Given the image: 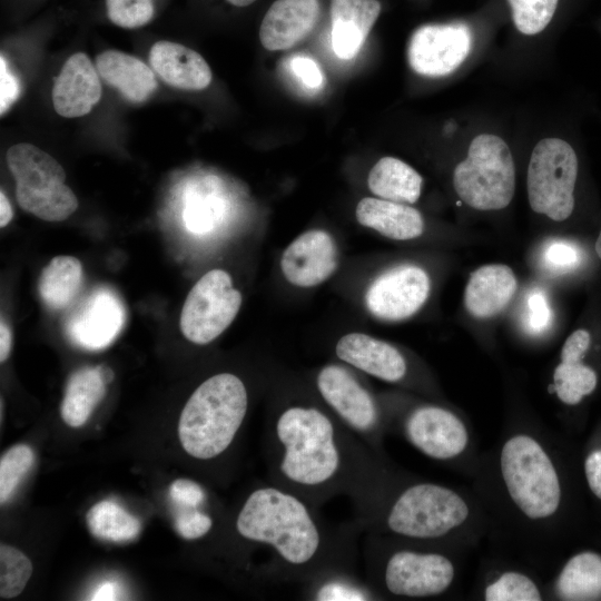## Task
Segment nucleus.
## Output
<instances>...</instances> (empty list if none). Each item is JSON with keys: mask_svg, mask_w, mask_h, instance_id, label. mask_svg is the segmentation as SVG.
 I'll return each mask as SVG.
<instances>
[{"mask_svg": "<svg viewBox=\"0 0 601 601\" xmlns=\"http://www.w3.org/2000/svg\"><path fill=\"white\" fill-rule=\"evenodd\" d=\"M266 441L270 481L318 508L344 494L359 521L385 485L380 456L324 405L289 401L274 407Z\"/></svg>", "mask_w": 601, "mask_h": 601, "instance_id": "1", "label": "nucleus"}, {"mask_svg": "<svg viewBox=\"0 0 601 601\" xmlns=\"http://www.w3.org/2000/svg\"><path fill=\"white\" fill-rule=\"evenodd\" d=\"M236 534L265 553L273 583L300 582L332 569H353L356 526H334L318 506L273 482L254 487L235 516ZM354 570V569H353Z\"/></svg>", "mask_w": 601, "mask_h": 601, "instance_id": "2", "label": "nucleus"}, {"mask_svg": "<svg viewBox=\"0 0 601 601\" xmlns=\"http://www.w3.org/2000/svg\"><path fill=\"white\" fill-rule=\"evenodd\" d=\"M249 405L248 391L233 373L215 374L189 396L178 422L184 451L209 462L227 453L242 430Z\"/></svg>", "mask_w": 601, "mask_h": 601, "instance_id": "3", "label": "nucleus"}, {"mask_svg": "<svg viewBox=\"0 0 601 601\" xmlns=\"http://www.w3.org/2000/svg\"><path fill=\"white\" fill-rule=\"evenodd\" d=\"M469 505L455 491L430 482L412 483L394 496L381 494L357 521L371 532L385 531L408 540L442 538L465 522Z\"/></svg>", "mask_w": 601, "mask_h": 601, "instance_id": "4", "label": "nucleus"}, {"mask_svg": "<svg viewBox=\"0 0 601 601\" xmlns=\"http://www.w3.org/2000/svg\"><path fill=\"white\" fill-rule=\"evenodd\" d=\"M500 467L508 493L519 510L531 520L553 515L561 501L556 470L533 437L519 434L501 451Z\"/></svg>", "mask_w": 601, "mask_h": 601, "instance_id": "5", "label": "nucleus"}, {"mask_svg": "<svg viewBox=\"0 0 601 601\" xmlns=\"http://www.w3.org/2000/svg\"><path fill=\"white\" fill-rule=\"evenodd\" d=\"M6 160L16 181L17 201L24 211L47 221H62L76 211L78 199L52 156L21 142L8 149Z\"/></svg>", "mask_w": 601, "mask_h": 601, "instance_id": "6", "label": "nucleus"}, {"mask_svg": "<svg viewBox=\"0 0 601 601\" xmlns=\"http://www.w3.org/2000/svg\"><path fill=\"white\" fill-rule=\"evenodd\" d=\"M453 186L460 199L474 209L505 208L515 191V167L506 142L495 135L476 136L454 169Z\"/></svg>", "mask_w": 601, "mask_h": 601, "instance_id": "7", "label": "nucleus"}, {"mask_svg": "<svg viewBox=\"0 0 601 601\" xmlns=\"http://www.w3.org/2000/svg\"><path fill=\"white\" fill-rule=\"evenodd\" d=\"M365 556L370 585L375 592L382 589L394 597L440 595L451 585L455 574L452 561L437 552L397 549L382 556L365 549Z\"/></svg>", "mask_w": 601, "mask_h": 601, "instance_id": "8", "label": "nucleus"}, {"mask_svg": "<svg viewBox=\"0 0 601 601\" xmlns=\"http://www.w3.org/2000/svg\"><path fill=\"white\" fill-rule=\"evenodd\" d=\"M578 157L572 146L560 138L540 140L528 167V197L533 211L562 221L574 209Z\"/></svg>", "mask_w": 601, "mask_h": 601, "instance_id": "9", "label": "nucleus"}, {"mask_svg": "<svg viewBox=\"0 0 601 601\" xmlns=\"http://www.w3.org/2000/svg\"><path fill=\"white\" fill-rule=\"evenodd\" d=\"M323 405L380 456L385 420L372 393L345 366L327 364L315 376Z\"/></svg>", "mask_w": 601, "mask_h": 601, "instance_id": "10", "label": "nucleus"}, {"mask_svg": "<svg viewBox=\"0 0 601 601\" xmlns=\"http://www.w3.org/2000/svg\"><path fill=\"white\" fill-rule=\"evenodd\" d=\"M242 294L223 269L207 272L190 289L180 313V331L191 343L205 345L218 337L234 321Z\"/></svg>", "mask_w": 601, "mask_h": 601, "instance_id": "11", "label": "nucleus"}, {"mask_svg": "<svg viewBox=\"0 0 601 601\" xmlns=\"http://www.w3.org/2000/svg\"><path fill=\"white\" fill-rule=\"evenodd\" d=\"M472 48V32L463 22L425 24L410 38L407 60L411 68L426 77H443L456 70Z\"/></svg>", "mask_w": 601, "mask_h": 601, "instance_id": "12", "label": "nucleus"}, {"mask_svg": "<svg viewBox=\"0 0 601 601\" xmlns=\"http://www.w3.org/2000/svg\"><path fill=\"white\" fill-rule=\"evenodd\" d=\"M431 289L427 273L415 265L396 266L376 277L365 302L368 311L385 321L414 315L426 302Z\"/></svg>", "mask_w": 601, "mask_h": 601, "instance_id": "13", "label": "nucleus"}, {"mask_svg": "<svg viewBox=\"0 0 601 601\" xmlns=\"http://www.w3.org/2000/svg\"><path fill=\"white\" fill-rule=\"evenodd\" d=\"M402 430L416 450L439 461L460 455L469 442L464 423L453 412L436 405L414 407L406 414Z\"/></svg>", "mask_w": 601, "mask_h": 601, "instance_id": "14", "label": "nucleus"}, {"mask_svg": "<svg viewBox=\"0 0 601 601\" xmlns=\"http://www.w3.org/2000/svg\"><path fill=\"white\" fill-rule=\"evenodd\" d=\"M125 308L118 296L105 287L92 290L70 314L65 329L68 338L86 349H101L120 333Z\"/></svg>", "mask_w": 601, "mask_h": 601, "instance_id": "15", "label": "nucleus"}, {"mask_svg": "<svg viewBox=\"0 0 601 601\" xmlns=\"http://www.w3.org/2000/svg\"><path fill=\"white\" fill-rule=\"evenodd\" d=\"M337 267V249L324 230H308L284 250L280 268L285 278L298 287H313L325 282Z\"/></svg>", "mask_w": 601, "mask_h": 601, "instance_id": "16", "label": "nucleus"}, {"mask_svg": "<svg viewBox=\"0 0 601 601\" xmlns=\"http://www.w3.org/2000/svg\"><path fill=\"white\" fill-rule=\"evenodd\" d=\"M102 95L99 73L85 52L70 56L62 66L52 88L56 112L65 118L89 114Z\"/></svg>", "mask_w": 601, "mask_h": 601, "instance_id": "17", "label": "nucleus"}, {"mask_svg": "<svg viewBox=\"0 0 601 601\" xmlns=\"http://www.w3.org/2000/svg\"><path fill=\"white\" fill-rule=\"evenodd\" d=\"M335 355L354 368L388 383L401 382L407 374V362L396 347L363 333L342 336Z\"/></svg>", "mask_w": 601, "mask_h": 601, "instance_id": "18", "label": "nucleus"}, {"mask_svg": "<svg viewBox=\"0 0 601 601\" xmlns=\"http://www.w3.org/2000/svg\"><path fill=\"white\" fill-rule=\"evenodd\" d=\"M318 14V0H276L260 23V43L270 51L288 49L313 30Z\"/></svg>", "mask_w": 601, "mask_h": 601, "instance_id": "19", "label": "nucleus"}, {"mask_svg": "<svg viewBox=\"0 0 601 601\" xmlns=\"http://www.w3.org/2000/svg\"><path fill=\"white\" fill-rule=\"evenodd\" d=\"M154 71L169 86L184 90H203L211 82V70L195 50L174 41H156L149 51Z\"/></svg>", "mask_w": 601, "mask_h": 601, "instance_id": "20", "label": "nucleus"}, {"mask_svg": "<svg viewBox=\"0 0 601 601\" xmlns=\"http://www.w3.org/2000/svg\"><path fill=\"white\" fill-rule=\"evenodd\" d=\"M516 288V277L509 266H481L470 275L464 290V306L474 318H492L506 307Z\"/></svg>", "mask_w": 601, "mask_h": 601, "instance_id": "21", "label": "nucleus"}, {"mask_svg": "<svg viewBox=\"0 0 601 601\" xmlns=\"http://www.w3.org/2000/svg\"><path fill=\"white\" fill-rule=\"evenodd\" d=\"M381 13L377 0H332V45L341 59L356 56Z\"/></svg>", "mask_w": 601, "mask_h": 601, "instance_id": "22", "label": "nucleus"}, {"mask_svg": "<svg viewBox=\"0 0 601 601\" xmlns=\"http://www.w3.org/2000/svg\"><path fill=\"white\" fill-rule=\"evenodd\" d=\"M96 69L109 86L130 102L149 99L158 88L154 70L142 60L118 51L106 50L96 57Z\"/></svg>", "mask_w": 601, "mask_h": 601, "instance_id": "23", "label": "nucleus"}, {"mask_svg": "<svg viewBox=\"0 0 601 601\" xmlns=\"http://www.w3.org/2000/svg\"><path fill=\"white\" fill-rule=\"evenodd\" d=\"M355 216L361 225L391 239H413L424 230V220L417 209L382 198H363L356 206Z\"/></svg>", "mask_w": 601, "mask_h": 601, "instance_id": "24", "label": "nucleus"}, {"mask_svg": "<svg viewBox=\"0 0 601 601\" xmlns=\"http://www.w3.org/2000/svg\"><path fill=\"white\" fill-rule=\"evenodd\" d=\"M104 366L81 367L69 377L60 406L63 422L71 427L82 426L106 394Z\"/></svg>", "mask_w": 601, "mask_h": 601, "instance_id": "25", "label": "nucleus"}, {"mask_svg": "<svg viewBox=\"0 0 601 601\" xmlns=\"http://www.w3.org/2000/svg\"><path fill=\"white\" fill-rule=\"evenodd\" d=\"M423 179L408 164L394 157L381 158L367 178L370 190L382 199L413 204L421 195Z\"/></svg>", "mask_w": 601, "mask_h": 601, "instance_id": "26", "label": "nucleus"}, {"mask_svg": "<svg viewBox=\"0 0 601 601\" xmlns=\"http://www.w3.org/2000/svg\"><path fill=\"white\" fill-rule=\"evenodd\" d=\"M83 279L82 265L73 256L53 257L41 270L38 292L50 309L67 307L76 298Z\"/></svg>", "mask_w": 601, "mask_h": 601, "instance_id": "27", "label": "nucleus"}, {"mask_svg": "<svg viewBox=\"0 0 601 601\" xmlns=\"http://www.w3.org/2000/svg\"><path fill=\"white\" fill-rule=\"evenodd\" d=\"M302 597L314 601H370L378 594L353 569L324 571L303 583Z\"/></svg>", "mask_w": 601, "mask_h": 601, "instance_id": "28", "label": "nucleus"}, {"mask_svg": "<svg viewBox=\"0 0 601 601\" xmlns=\"http://www.w3.org/2000/svg\"><path fill=\"white\" fill-rule=\"evenodd\" d=\"M555 591L570 601L595 600L601 597V555L584 551L573 555L560 572Z\"/></svg>", "mask_w": 601, "mask_h": 601, "instance_id": "29", "label": "nucleus"}, {"mask_svg": "<svg viewBox=\"0 0 601 601\" xmlns=\"http://www.w3.org/2000/svg\"><path fill=\"white\" fill-rule=\"evenodd\" d=\"M86 522L93 536L111 542L131 541L141 530L140 521L111 500L92 505L86 514Z\"/></svg>", "mask_w": 601, "mask_h": 601, "instance_id": "30", "label": "nucleus"}, {"mask_svg": "<svg viewBox=\"0 0 601 601\" xmlns=\"http://www.w3.org/2000/svg\"><path fill=\"white\" fill-rule=\"evenodd\" d=\"M595 371L583 362H562L553 372L551 390L559 400L568 405L580 403L584 396L590 395L597 387Z\"/></svg>", "mask_w": 601, "mask_h": 601, "instance_id": "31", "label": "nucleus"}, {"mask_svg": "<svg viewBox=\"0 0 601 601\" xmlns=\"http://www.w3.org/2000/svg\"><path fill=\"white\" fill-rule=\"evenodd\" d=\"M32 574L30 559L17 548L0 545V597L11 599L19 595Z\"/></svg>", "mask_w": 601, "mask_h": 601, "instance_id": "32", "label": "nucleus"}, {"mask_svg": "<svg viewBox=\"0 0 601 601\" xmlns=\"http://www.w3.org/2000/svg\"><path fill=\"white\" fill-rule=\"evenodd\" d=\"M161 0H102L106 18L125 29L141 28L151 22Z\"/></svg>", "mask_w": 601, "mask_h": 601, "instance_id": "33", "label": "nucleus"}, {"mask_svg": "<svg viewBox=\"0 0 601 601\" xmlns=\"http://www.w3.org/2000/svg\"><path fill=\"white\" fill-rule=\"evenodd\" d=\"M516 29L528 36L541 32L551 21L558 0H508Z\"/></svg>", "mask_w": 601, "mask_h": 601, "instance_id": "34", "label": "nucleus"}, {"mask_svg": "<svg viewBox=\"0 0 601 601\" xmlns=\"http://www.w3.org/2000/svg\"><path fill=\"white\" fill-rule=\"evenodd\" d=\"M35 454L26 444L10 447L0 460V502L4 504L31 469Z\"/></svg>", "mask_w": 601, "mask_h": 601, "instance_id": "35", "label": "nucleus"}, {"mask_svg": "<svg viewBox=\"0 0 601 601\" xmlns=\"http://www.w3.org/2000/svg\"><path fill=\"white\" fill-rule=\"evenodd\" d=\"M487 601H539L538 585L528 575L509 571L490 583L484 593Z\"/></svg>", "mask_w": 601, "mask_h": 601, "instance_id": "36", "label": "nucleus"}, {"mask_svg": "<svg viewBox=\"0 0 601 601\" xmlns=\"http://www.w3.org/2000/svg\"><path fill=\"white\" fill-rule=\"evenodd\" d=\"M580 248L570 240L555 238L544 243L540 249L539 263L550 275L568 274L580 265Z\"/></svg>", "mask_w": 601, "mask_h": 601, "instance_id": "37", "label": "nucleus"}, {"mask_svg": "<svg viewBox=\"0 0 601 601\" xmlns=\"http://www.w3.org/2000/svg\"><path fill=\"white\" fill-rule=\"evenodd\" d=\"M523 309V325L528 333L541 335L551 327L553 313L544 290L532 288L525 297Z\"/></svg>", "mask_w": 601, "mask_h": 601, "instance_id": "38", "label": "nucleus"}, {"mask_svg": "<svg viewBox=\"0 0 601 601\" xmlns=\"http://www.w3.org/2000/svg\"><path fill=\"white\" fill-rule=\"evenodd\" d=\"M205 504L191 508H179L175 516V530L186 540H198L210 533L214 526L213 516L205 511Z\"/></svg>", "mask_w": 601, "mask_h": 601, "instance_id": "39", "label": "nucleus"}, {"mask_svg": "<svg viewBox=\"0 0 601 601\" xmlns=\"http://www.w3.org/2000/svg\"><path fill=\"white\" fill-rule=\"evenodd\" d=\"M169 494L178 508L199 506L208 500L206 490L198 482L188 479L175 480Z\"/></svg>", "mask_w": 601, "mask_h": 601, "instance_id": "40", "label": "nucleus"}, {"mask_svg": "<svg viewBox=\"0 0 601 601\" xmlns=\"http://www.w3.org/2000/svg\"><path fill=\"white\" fill-rule=\"evenodd\" d=\"M591 342L590 333L580 328L572 332L565 339L561 353L562 362H581L585 356Z\"/></svg>", "mask_w": 601, "mask_h": 601, "instance_id": "41", "label": "nucleus"}, {"mask_svg": "<svg viewBox=\"0 0 601 601\" xmlns=\"http://www.w3.org/2000/svg\"><path fill=\"white\" fill-rule=\"evenodd\" d=\"M292 70L307 88L316 89L323 85V75L318 65L308 57H294Z\"/></svg>", "mask_w": 601, "mask_h": 601, "instance_id": "42", "label": "nucleus"}, {"mask_svg": "<svg viewBox=\"0 0 601 601\" xmlns=\"http://www.w3.org/2000/svg\"><path fill=\"white\" fill-rule=\"evenodd\" d=\"M20 92V85L17 78L9 70L7 62L1 56L0 58V114H3L16 101Z\"/></svg>", "mask_w": 601, "mask_h": 601, "instance_id": "43", "label": "nucleus"}, {"mask_svg": "<svg viewBox=\"0 0 601 601\" xmlns=\"http://www.w3.org/2000/svg\"><path fill=\"white\" fill-rule=\"evenodd\" d=\"M584 475L591 492L601 500V450L592 451L587 456Z\"/></svg>", "mask_w": 601, "mask_h": 601, "instance_id": "44", "label": "nucleus"}, {"mask_svg": "<svg viewBox=\"0 0 601 601\" xmlns=\"http://www.w3.org/2000/svg\"><path fill=\"white\" fill-rule=\"evenodd\" d=\"M12 347V332L8 324L1 319L0 323V362L3 363L10 355Z\"/></svg>", "mask_w": 601, "mask_h": 601, "instance_id": "45", "label": "nucleus"}, {"mask_svg": "<svg viewBox=\"0 0 601 601\" xmlns=\"http://www.w3.org/2000/svg\"><path fill=\"white\" fill-rule=\"evenodd\" d=\"M118 591L119 588L115 583L106 582L96 589L90 600H116Z\"/></svg>", "mask_w": 601, "mask_h": 601, "instance_id": "46", "label": "nucleus"}, {"mask_svg": "<svg viewBox=\"0 0 601 601\" xmlns=\"http://www.w3.org/2000/svg\"><path fill=\"white\" fill-rule=\"evenodd\" d=\"M13 217V209L11 206L10 200L3 193V190L0 191V226L4 227L7 226Z\"/></svg>", "mask_w": 601, "mask_h": 601, "instance_id": "47", "label": "nucleus"}, {"mask_svg": "<svg viewBox=\"0 0 601 601\" xmlns=\"http://www.w3.org/2000/svg\"><path fill=\"white\" fill-rule=\"evenodd\" d=\"M228 4L236 8H245L254 3L256 0H225Z\"/></svg>", "mask_w": 601, "mask_h": 601, "instance_id": "48", "label": "nucleus"}, {"mask_svg": "<svg viewBox=\"0 0 601 601\" xmlns=\"http://www.w3.org/2000/svg\"><path fill=\"white\" fill-rule=\"evenodd\" d=\"M595 252H597L598 257L601 259V230L595 242Z\"/></svg>", "mask_w": 601, "mask_h": 601, "instance_id": "49", "label": "nucleus"}]
</instances>
